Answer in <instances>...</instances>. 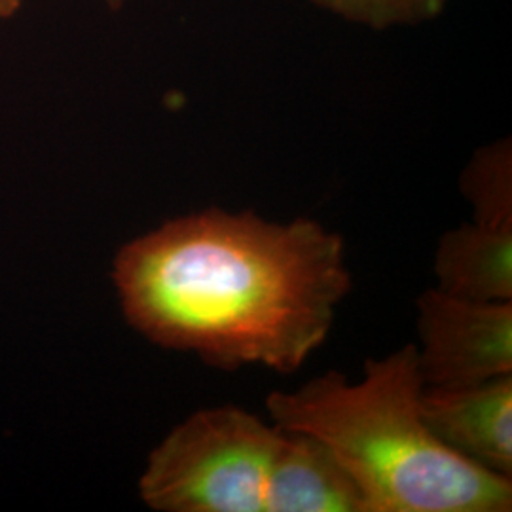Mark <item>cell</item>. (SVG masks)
Returning a JSON list of instances; mask_svg holds the SVG:
<instances>
[{"label":"cell","instance_id":"6da1fadb","mask_svg":"<svg viewBox=\"0 0 512 512\" xmlns=\"http://www.w3.org/2000/svg\"><path fill=\"white\" fill-rule=\"evenodd\" d=\"M114 283L129 325L150 342L222 370L291 374L327 340L351 274L344 239L317 220L213 207L128 243Z\"/></svg>","mask_w":512,"mask_h":512},{"label":"cell","instance_id":"7a4b0ae2","mask_svg":"<svg viewBox=\"0 0 512 512\" xmlns=\"http://www.w3.org/2000/svg\"><path fill=\"white\" fill-rule=\"evenodd\" d=\"M418 348L406 344L349 384L338 370L293 393L274 391L275 425L327 444L368 512H509L512 480L448 450L421 420Z\"/></svg>","mask_w":512,"mask_h":512},{"label":"cell","instance_id":"3957f363","mask_svg":"<svg viewBox=\"0 0 512 512\" xmlns=\"http://www.w3.org/2000/svg\"><path fill=\"white\" fill-rule=\"evenodd\" d=\"M285 429L238 406L200 410L152 452L141 497L165 512H266Z\"/></svg>","mask_w":512,"mask_h":512},{"label":"cell","instance_id":"277c9868","mask_svg":"<svg viewBox=\"0 0 512 512\" xmlns=\"http://www.w3.org/2000/svg\"><path fill=\"white\" fill-rule=\"evenodd\" d=\"M427 387L461 389L512 374V302H475L440 289L418 298Z\"/></svg>","mask_w":512,"mask_h":512},{"label":"cell","instance_id":"5b68a950","mask_svg":"<svg viewBox=\"0 0 512 512\" xmlns=\"http://www.w3.org/2000/svg\"><path fill=\"white\" fill-rule=\"evenodd\" d=\"M420 414L448 450L512 478V374L461 389L425 385Z\"/></svg>","mask_w":512,"mask_h":512},{"label":"cell","instance_id":"8992f818","mask_svg":"<svg viewBox=\"0 0 512 512\" xmlns=\"http://www.w3.org/2000/svg\"><path fill=\"white\" fill-rule=\"evenodd\" d=\"M266 512H368V507L361 488L327 444L285 429Z\"/></svg>","mask_w":512,"mask_h":512},{"label":"cell","instance_id":"52a82bcc","mask_svg":"<svg viewBox=\"0 0 512 512\" xmlns=\"http://www.w3.org/2000/svg\"><path fill=\"white\" fill-rule=\"evenodd\" d=\"M442 293L475 302L512 300V226L461 224L442 234L435 255Z\"/></svg>","mask_w":512,"mask_h":512},{"label":"cell","instance_id":"ba28073f","mask_svg":"<svg viewBox=\"0 0 512 512\" xmlns=\"http://www.w3.org/2000/svg\"><path fill=\"white\" fill-rule=\"evenodd\" d=\"M461 192L473 205L475 222L512 226L511 147L497 143L476 154L461 177Z\"/></svg>","mask_w":512,"mask_h":512},{"label":"cell","instance_id":"9c48e42d","mask_svg":"<svg viewBox=\"0 0 512 512\" xmlns=\"http://www.w3.org/2000/svg\"><path fill=\"white\" fill-rule=\"evenodd\" d=\"M342 18L385 29L399 23H420L435 18L448 0H313Z\"/></svg>","mask_w":512,"mask_h":512},{"label":"cell","instance_id":"30bf717a","mask_svg":"<svg viewBox=\"0 0 512 512\" xmlns=\"http://www.w3.org/2000/svg\"><path fill=\"white\" fill-rule=\"evenodd\" d=\"M23 0H0V18H10L19 10Z\"/></svg>","mask_w":512,"mask_h":512},{"label":"cell","instance_id":"8fae6325","mask_svg":"<svg viewBox=\"0 0 512 512\" xmlns=\"http://www.w3.org/2000/svg\"><path fill=\"white\" fill-rule=\"evenodd\" d=\"M107 2H109L110 6H112V8H116V6H120V4H122V2H124V0H107Z\"/></svg>","mask_w":512,"mask_h":512}]
</instances>
